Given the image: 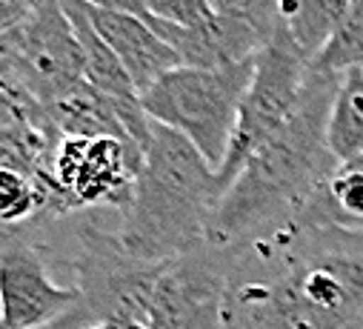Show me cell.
I'll return each instance as SVG.
<instances>
[{
  "label": "cell",
  "mask_w": 363,
  "mask_h": 329,
  "mask_svg": "<svg viewBox=\"0 0 363 329\" xmlns=\"http://www.w3.org/2000/svg\"><path fill=\"white\" fill-rule=\"evenodd\" d=\"M223 329H363V232L295 218L229 246Z\"/></svg>",
  "instance_id": "cell-1"
},
{
  "label": "cell",
  "mask_w": 363,
  "mask_h": 329,
  "mask_svg": "<svg viewBox=\"0 0 363 329\" xmlns=\"http://www.w3.org/2000/svg\"><path fill=\"white\" fill-rule=\"evenodd\" d=\"M340 74H309L292 118L238 172L209 221V246H235L295 221L340 167L326 146V118Z\"/></svg>",
  "instance_id": "cell-2"
},
{
  "label": "cell",
  "mask_w": 363,
  "mask_h": 329,
  "mask_svg": "<svg viewBox=\"0 0 363 329\" xmlns=\"http://www.w3.org/2000/svg\"><path fill=\"white\" fill-rule=\"evenodd\" d=\"M223 192L206 157L184 135L152 121L143 167L118 232L123 250L146 264H169L203 250Z\"/></svg>",
  "instance_id": "cell-3"
},
{
  "label": "cell",
  "mask_w": 363,
  "mask_h": 329,
  "mask_svg": "<svg viewBox=\"0 0 363 329\" xmlns=\"http://www.w3.org/2000/svg\"><path fill=\"white\" fill-rule=\"evenodd\" d=\"M255 57L229 69L177 66L140 92V106L155 123L184 135L218 172L238 126L240 101L252 84Z\"/></svg>",
  "instance_id": "cell-4"
},
{
  "label": "cell",
  "mask_w": 363,
  "mask_h": 329,
  "mask_svg": "<svg viewBox=\"0 0 363 329\" xmlns=\"http://www.w3.org/2000/svg\"><path fill=\"white\" fill-rule=\"evenodd\" d=\"M163 264L132 258L118 235L83 223L77 229V255L72 261L77 309L49 329H77L104 320H138L149 326V303Z\"/></svg>",
  "instance_id": "cell-5"
},
{
  "label": "cell",
  "mask_w": 363,
  "mask_h": 329,
  "mask_svg": "<svg viewBox=\"0 0 363 329\" xmlns=\"http://www.w3.org/2000/svg\"><path fill=\"white\" fill-rule=\"evenodd\" d=\"M309 74H312L309 57L292 43V38L281 23L278 35L255 57L252 84L240 101L238 126H235L229 152L218 169L223 189L232 186V181L243 169V163L292 118V112L298 109L306 92Z\"/></svg>",
  "instance_id": "cell-6"
},
{
  "label": "cell",
  "mask_w": 363,
  "mask_h": 329,
  "mask_svg": "<svg viewBox=\"0 0 363 329\" xmlns=\"http://www.w3.org/2000/svg\"><path fill=\"white\" fill-rule=\"evenodd\" d=\"M0 46L9 57L18 89L40 106L83 80V52L63 0H40L18 29L0 38Z\"/></svg>",
  "instance_id": "cell-7"
},
{
  "label": "cell",
  "mask_w": 363,
  "mask_h": 329,
  "mask_svg": "<svg viewBox=\"0 0 363 329\" xmlns=\"http://www.w3.org/2000/svg\"><path fill=\"white\" fill-rule=\"evenodd\" d=\"M140 167V146L115 138H57L52 155V178L69 209L101 203L123 212Z\"/></svg>",
  "instance_id": "cell-8"
},
{
  "label": "cell",
  "mask_w": 363,
  "mask_h": 329,
  "mask_svg": "<svg viewBox=\"0 0 363 329\" xmlns=\"http://www.w3.org/2000/svg\"><path fill=\"white\" fill-rule=\"evenodd\" d=\"M226 281L229 246H203L163 264L149 303V329H223Z\"/></svg>",
  "instance_id": "cell-9"
},
{
  "label": "cell",
  "mask_w": 363,
  "mask_h": 329,
  "mask_svg": "<svg viewBox=\"0 0 363 329\" xmlns=\"http://www.w3.org/2000/svg\"><path fill=\"white\" fill-rule=\"evenodd\" d=\"M77 309L74 286H60L35 243L0 235V320L15 329H49Z\"/></svg>",
  "instance_id": "cell-10"
},
{
  "label": "cell",
  "mask_w": 363,
  "mask_h": 329,
  "mask_svg": "<svg viewBox=\"0 0 363 329\" xmlns=\"http://www.w3.org/2000/svg\"><path fill=\"white\" fill-rule=\"evenodd\" d=\"M146 21L174 49L180 66H192V69H229L252 60L269 43L255 23L218 12L195 26H172L149 15Z\"/></svg>",
  "instance_id": "cell-11"
},
{
  "label": "cell",
  "mask_w": 363,
  "mask_h": 329,
  "mask_svg": "<svg viewBox=\"0 0 363 329\" xmlns=\"http://www.w3.org/2000/svg\"><path fill=\"white\" fill-rule=\"evenodd\" d=\"M89 18H92L98 35L121 60V66L126 69V74L132 77L138 92H146L157 77L180 66L174 49L152 29L146 18L95 9V6H89Z\"/></svg>",
  "instance_id": "cell-12"
},
{
  "label": "cell",
  "mask_w": 363,
  "mask_h": 329,
  "mask_svg": "<svg viewBox=\"0 0 363 329\" xmlns=\"http://www.w3.org/2000/svg\"><path fill=\"white\" fill-rule=\"evenodd\" d=\"M57 138H115L135 143L126 132L121 109L112 98L80 80L77 87L43 106ZM138 146V143H135Z\"/></svg>",
  "instance_id": "cell-13"
},
{
  "label": "cell",
  "mask_w": 363,
  "mask_h": 329,
  "mask_svg": "<svg viewBox=\"0 0 363 329\" xmlns=\"http://www.w3.org/2000/svg\"><path fill=\"white\" fill-rule=\"evenodd\" d=\"M63 9L72 21L74 38L83 52V80L89 87H95L106 98H112L118 106H135L140 104V92L135 89L132 77L115 57V52L106 46V40L98 35L92 18H89V4L86 0H63Z\"/></svg>",
  "instance_id": "cell-14"
},
{
  "label": "cell",
  "mask_w": 363,
  "mask_h": 329,
  "mask_svg": "<svg viewBox=\"0 0 363 329\" xmlns=\"http://www.w3.org/2000/svg\"><path fill=\"white\" fill-rule=\"evenodd\" d=\"M298 218L309 223L363 232V155L357 160L340 163Z\"/></svg>",
  "instance_id": "cell-15"
},
{
  "label": "cell",
  "mask_w": 363,
  "mask_h": 329,
  "mask_svg": "<svg viewBox=\"0 0 363 329\" xmlns=\"http://www.w3.org/2000/svg\"><path fill=\"white\" fill-rule=\"evenodd\" d=\"M326 146L337 163L363 155V72L349 69L337 77V89L326 118Z\"/></svg>",
  "instance_id": "cell-16"
},
{
  "label": "cell",
  "mask_w": 363,
  "mask_h": 329,
  "mask_svg": "<svg viewBox=\"0 0 363 329\" xmlns=\"http://www.w3.org/2000/svg\"><path fill=\"white\" fill-rule=\"evenodd\" d=\"M352 4L354 0H284L281 4L284 29L292 43L309 57V63L346 21Z\"/></svg>",
  "instance_id": "cell-17"
},
{
  "label": "cell",
  "mask_w": 363,
  "mask_h": 329,
  "mask_svg": "<svg viewBox=\"0 0 363 329\" xmlns=\"http://www.w3.org/2000/svg\"><path fill=\"white\" fill-rule=\"evenodd\" d=\"M49 209L69 212L60 189L18 167H0V226L29 223Z\"/></svg>",
  "instance_id": "cell-18"
},
{
  "label": "cell",
  "mask_w": 363,
  "mask_h": 329,
  "mask_svg": "<svg viewBox=\"0 0 363 329\" xmlns=\"http://www.w3.org/2000/svg\"><path fill=\"white\" fill-rule=\"evenodd\" d=\"M360 66H363V0H354L346 21L320 49V55L312 60V69L326 74H343Z\"/></svg>",
  "instance_id": "cell-19"
},
{
  "label": "cell",
  "mask_w": 363,
  "mask_h": 329,
  "mask_svg": "<svg viewBox=\"0 0 363 329\" xmlns=\"http://www.w3.org/2000/svg\"><path fill=\"white\" fill-rule=\"evenodd\" d=\"M281 4L284 0H209L212 12L229 15V18H243L255 23L266 40H272L281 29Z\"/></svg>",
  "instance_id": "cell-20"
},
{
  "label": "cell",
  "mask_w": 363,
  "mask_h": 329,
  "mask_svg": "<svg viewBox=\"0 0 363 329\" xmlns=\"http://www.w3.org/2000/svg\"><path fill=\"white\" fill-rule=\"evenodd\" d=\"M146 9L149 18H157L172 26H195L215 15L209 0H146Z\"/></svg>",
  "instance_id": "cell-21"
},
{
  "label": "cell",
  "mask_w": 363,
  "mask_h": 329,
  "mask_svg": "<svg viewBox=\"0 0 363 329\" xmlns=\"http://www.w3.org/2000/svg\"><path fill=\"white\" fill-rule=\"evenodd\" d=\"M40 0H0V38H6L12 29H18Z\"/></svg>",
  "instance_id": "cell-22"
},
{
  "label": "cell",
  "mask_w": 363,
  "mask_h": 329,
  "mask_svg": "<svg viewBox=\"0 0 363 329\" xmlns=\"http://www.w3.org/2000/svg\"><path fill=\"white\" fill-rule=\"evenodd\" d=\"M89 6L95 9H109V12H123V15H135V18H146V0H86Z\"/></svg>",
  "instance_id": "cell-23"
},
{
  "label": "cell",
  "mask_w": 363,
  "mask_h": 329,
  "mask_svg": "<svg viewBox=\"0 0 363 329\" xmlns=\"http://www.w3.org/2000/svg\"><path fill=\"white\" fill-rule=\"evenodd\" d=\"M77 329H149V326L138 320H104V323H83Z\"/></svg>",
  "instance_id": "cell-24"
},
{
  "label": "cell",
  "mask_w": 363,
  "mask_h": 329,
  "mask_svg": "<svg viewBox=\"0 0 363 329\" xmlns=\"http://www.w3.org/2000/svg\"><path fill=\"white\" fill-rule=\"evenodd\" d=\"M0 329H15V326H9L6 320H0Z\"/></svg>",
  "instance_id": "cell-25"
},
{
  "label": "cell",
  "mask_w": 363,
  "mask_h": 329,
  "mask_svg": "<svg viewBox=\"0 0 363 329\" xmlns=\"http://www.w3.org/2000/svg\"><path fill=\"white\" fill-rule=\"evenodd\" d=\"M360 72H363V66H360Z\"/></svg>",
  "instance_id": "cell-26"
}]
</instances>
